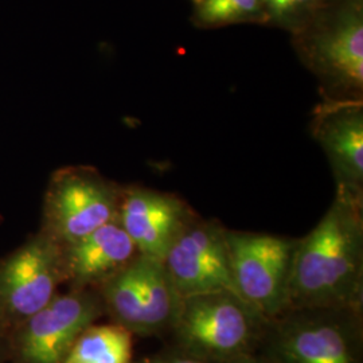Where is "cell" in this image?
Returning a JSON list of instances; mask_svg holds the SVG:
<instances>
[{"mask_svg":"<svg viewBox=\"0 0 363 363\" xmlns=\"http://www.w3.org/2000/svg\"><path fill=\"white\" fill-rule=\"evenodd\" d=\"M362 291V195L337 189L323 218L295 242L288 308L358 311Z\"/></svg>","mask_w":363,"mask_h":363,"instance_id":"1","label":"cell"},{"mask_svg":"<svg viewBox=\"0 0 363 363\" xmlns=\"http://www.w3.org/2000/svg\"><path fill=\"white\" fill-rule=\"evenodd\" d=\"M300 60L319 81L323 99L363 100V13L361 0H347L296 33Z\"/></svg>","mask_w":363,"mask_h":363,"instance_id":"2","label":"cell"},{"mask_svg":"<svg viewBox=\"0 0 363 363\" xmlns=\"http://www.w3.org/2000/svg\"><path fill=\"white\" fill-rule=\"evenodd\" d=\"M262 319L230 292H208L181 298L172 328L186 355L226 362L247 352Z\"/></svg>","mask_w":363,"mask_h":363,"instance_id":"3","label":"cell"},{"mask_svg":"<svg viewBox=\"0 0 363 363\" xmlns=\"http://www.w3.org/2000/svg\"><path fill=\"white\" fill-rule=\"evenodd\" d=\"M123 189L97 169L74 166L58 169L43 203V233L66 247L118 220Z\"/></svg>","mask_w":363,"mask_h":363,"instance_id":"4","label":"cell"},{"mask_svg":"<svg viewBox=\"0 0 363 363\" xmlns=\"http://www.w3.org/2000/svg\"><path fill=\"white\" fill-rule=\"evenodd\" d=\"M99 286L105 311L132 335L171 327L181 303L163 262L142 255Z\"/></svg>","mask_w":363,"mask_h":363,"instance_id":"5","label":"cell"},{"mask_svg":"<svg viewBox=\"0 0 363 363\" xmlns=\"http://www.w3.org/2000/svg\"><path fill=\"white\" fill-rule=\"evenodd\" d=\"M234 286L264 319L288 310V277L296 240L272 234L226 232Z\"/></svg>","mask_w":363,"mask_h":363,"instance_id":"6","label":"cell"},{"mask_svg":"<svg viewBox=\"0 0 363 363\" xmlns=\"http://www.w3.org/2000/svg\"><path fill=\"white\" fill-rule=\"evenodd\" d=\"M65 280L62 247L39 233L0 261V320L15 325L42 310Z\"/></svg>","mask_w":363,"mask_h":363,"instance_id":"7","label":"cell"},{"mask_svg":"<svg viewBox=\"0 0 363 363\" xmlns=\"http://www.w3.org/2000/svg\"><path fill=\"white\" fill-rule=\"evenodd\" d=\"M100 295L86 288L55 295L18 325L13 352L18 363H62L78 337L103 315Z\"/></svg>","mask_w":363,"mask_h":363,"instance_id":"8","label":"cell"},{"mask_svg":"<svg viewBox=\"0 0 363 363\" xmlns=\"http://www.w3.org/2000/svg\"><path fill=\"white\" fill-rule=\"evenodd\" d=\"M226 229L193 217L169 247L163 267L179 298L230 292L241 298L230 269Z\"/></svg>","mask_w":363,"mask_h":363,"instance_id":"9","label":"cell"},{"mask_svg":"<svg viewBox=\"0 0 363 363\" xmlns=\"http://www.w3.org/2000/svg\"><path fill=\"white\" fill-rule=\"evenodd\" d=\"M194 216L177 195L136 186L123 189L118 222L139 255L145 257L163 262L169 247Z\"/></svg>","mask_w":363,"mask_h":363,"instance_id":"10","label":"cell"},{"mask_svg":"<svg viewBox=\"0 0 363 363\" xmlns=\"http://www.w3.org/2000/svg\"><path fill=\"white\" fill-rule=\"evenodd\" d=\"M311 127L337 189L363 196V100L323 99L315 108Z\"/></svg>","mask_w":363,"mask_h":363,"instance_id":"11","label":"cell"},{"mask_svg":"<svg viewBox=\"0 0 363 363\" xmlns=\"http://www.w3.org/2000/svg\"><path fill=\"white\" fill-rule=\"evenodd\" d=\"M289 319L274 346L277 363H358V339L352 327L337 316Z\"/></svg>","mask_w":363,"mask_h":363,"instance_id":"12","label":"cell"},{"mask_svg":"<svg viewBox=\"0 0 363 363\" xmlns=\"http://www.w3.org/2000/svg\"><path fill=\"white\" fill-rule=\"evenodd\" d=\"M139 255L118 220L62 247L65 280L74 288L101 286Z\"/></svg>","mask_w":363,"mask_h":363,"instance_id":"13","label":"cell"},{"mask_svg":"<svg viewBox=\"0 0 363 363\" xmlns=\"http://www.w3.org/2000/svg\"><path fill=\"white\" fill-rule=\"evenodd\" d=\"M62 363H132V334L116 323L89 325Z\"/></svg>","mask_w":363,"mask_h":363,"instance_id":"14","label":"cell"},{"mask_svg":"<svg viewBox=\"0 0 363 363\" xmlns=\"http://www.w3.org/2000/svg\"><path fill=\"white\" fill-rule=\"evenodd\" d=\"M196 21L203 26L265 19L264 0H195Z\"/></svg>","mask_w":363,"mask_h":363,"instance_id":"15","label":"cell"},{"mask_svg":"<svg viewBox=\"0 0 363 363\" xmlns=\"http://www.w3.org/2000/svg\"><path fill=\"white\" fill-rule=\"evenodd\" d=\"M320 0H264L265 19L280 25L306 22Z\"/></svg>","mask_w":363,"mask_h":363,"instance_id":"16","label":"cell"},{"mask_svg":"<svg viewBox=\"0 0 363 363\" xmlns=\"http://www.w3.org/2000/svg\"><path fill=\"white\" fill-rule=\"evenodd\" d=\"M150 363H213L201 359V358H195L191 355H174V357H160V358H155L151 359Z\"/></svg>","mask_w":363,"mask_h":363,"instance_id":"17","label":"cell"},{"mask_svg":"<svg viewBox=\"0 0 363 363\" xmlns=\"http://www.w3.org/2000/svg\"><path fill=\"white\" fill-rule=\"evenodd\" d=\"M138 363H150V361H143V362H138Z\"/></svg>","mask_w":363,"mask_h":363,"instance_id":"18","label":"cell"},{"mask_svg":"<svg viewBox=\"0 0 363 363\" xmlns=\"http://www.w3.org/2000/svg\"><path fill=\"white\" fill-rule=\"evenodd\" d=\"M0 363H3V361H1V357H0Z\"/></svg>","mask_w":363,"mask_h":363,"instance_id":"19","label":"cell"},{"mask_svg":"<svg viewBox=\"0 0 363 363\" xmlns=\"http://www.w3.org/2000/svg\"><path fill=\"white\" fill-rule=\"evenodd\" d=\"M274 363H277V362H274Z\"/></svg>","mask_w":363,"mask_h":363,"instance_id":"20","label":"cell"}]
</instances>
